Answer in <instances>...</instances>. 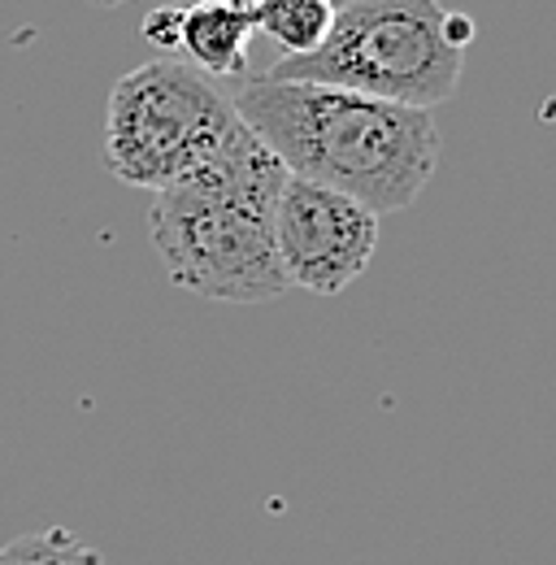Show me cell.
Masks as SVG:
<instances>
[{
	"label": "cell",
	"instance_id": "277c9868",
	"mask_svg": "<svg viewBox=\"0 0 556 565\" xmlns=\"http://www.w3.org/2000/svg\"><path fill=\"white\" fill-rule=\"evenodd\" d=\"M235 127V100L209 74L188 62H143L109 92L105 166L131 188L165 192L196 174Z\"/></svg>",
	"mask_w": 556,
	"mask_h": 565
},
{
	"label": "cell",
	"instance_id": "ba28073f",
	"mask_svg": "<svg viewBox=\"0 0 556 565\" xmlns=\"http://www.w3.org/2000/svg\"><path fill=\"white\" fill-rule=\"evenodd\" d=\"M0 565H100V553L66 526H44L9 540L0 548Z\"/></svg>",
	"mask_w": 556,
	"mask_h": 565
},
{
	"label": "cell",
	"instance_id": "8fae6325",
	"mask_svg": "<svg viewBox=\"0 0 556 565\" xmlns=\"http://www.w3.org/2000/svg\"><path fill=\"white\" fill-rule=\"evenodd\" d=\"M340 4H344V0H340Z\"/></svg>",
	"mask_w": 556,
	"mask_h": 565
},
{
	"label": "cell",
	"instance_id": "6da1fadb",
	"mask_svg": "<svg viewBox=\"0 0 556 565\" xmlns=\"http://www.w3.org/2000/svg\"><path fill=\"white\" fill-rule=\"evenodd\" d=\"M231 100L291 179L340 192L370 213L414 205L439 166V127L426 109L266 74L248 78Z\"/></svg>",
	"mask_w": 556,
	"mask_h": 565
},
{
	"label": "cell",
	"instance_id": "7a4b0ae2",
	"mask_svg": "<svg viewBox=\"0 0 556 565\" xmlns=\"http://www.w3.org/2000/svg\"><path fill=\"white\" fill-rule=\"evenodd\" d=\"M287 170L244 122L196 174L157 192L148 213L152 248L174 287L205 300H275L287 291L278 266L275 210Z\"/></svg>",
	"mask_w": 556,
	"mask_h": 565
},
{
	"label": "cell",
	"instance_id": "52a82bcc",
	"mask_svg": "<svg viewBox=\"0 0 556 565\" xmlns=\"http://www.w3.org/2000/svg\"><path fill=\"white\" fill-rule=\"evenodd\" d=\"M257 31H266L287 57L313 53L331 22H335V0H248Z\"/></svg>",
	"mask_w": 556,
	"mask_h": 565
},
{
	"label": "cell",
	"instance_id": "5b68a950",
	"mask_svg": "<svg viewBox=\"0 0 556 565\" xmlns=\"http://www.w3.org/2000/svg\"><path fill=\"white\" fill-rule=\"evenodd\" d=\"M275 244L287 287L335 296L370 266L378 244V213L287 174L275 210Z\"/></svg>",
	"mask_w": 556,
	"mask_h": 565
},
{
	"label": "cell",
	"instance_id": "3957f363",
	"mask_svg": "<svg viewBox=\"0 0 556 565\" xmlns=\"http://www.w3.org/2000/svg\"><path fill=\"white\" fill-rule=\"evenodd\" d=\"M266 78L318 83L370 100L435 109L461 83V49L435 0H344L327 40L304 57H282Z\"/></svg>",
	"mask_w": 556,
	"mask_h": 565
},
{
	"label": "cell",
	"instance_id": "9c48e42d",
	"mask_svg": "<svg viewBox=\"0 0 556 565\" xmlns=\"http://www.w3.org/2000/svg\"><path fill=\"white\" fill-rule=\"evenodd\" d=\"M179 18H183L179 4H152L143 18V40L157 44L161 53H174L179 49Z\"/></svg>",
	"mask_w": 556,
	"mask_h": 565
},
{
	"label": "cell",
	"instance_id": "30bf717a",
	"mask_svg": "<svg viewBox=\"0 0 556 565\" xmlns=\"http://www.w3.org/2000/svg\"><path fill=\"white\" fill-rule=\"evenodd\" d=\"M87 4H100V9H114V4H131V0H87ZM152 4H196V0H152Z\"/></svg>",
	"mask_w": 556,
	"mask_h": 565
},
{
	"label": "cell",
	"instance_id": "8992f818",
	"mask_svg": "<svg viewBox=\"0 0 556 565\" xmlns=\"http://www.w3.org/2000/svg\"><path fill=\"white\" fill-rule=\"evenodd\" d=\"M257 35L248 0H196L183 4L179 49L192 57V71L231 78L248 71V44Z\"/></svg>",
	"mask_w": 556,
	"mask_h": 565
}]
</instances>
